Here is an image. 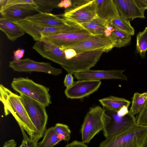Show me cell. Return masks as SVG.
<instances>
[{"label": "cell", "mask_w": 147, "mask_h": 147, "mask_svg": "<svg viewBox=\"0 0 147 147\" xmlns=\"http://www.w3.org/2000/svg\"><path fill=\"white\" fill-rule=\"evenodd\" d=\"M0 100L3 104L5 115L11 114L19 126L23 127L31 138L35 133L36 129L21 101L20 96L1 84L0 85Z\"/></svg>", "instance_id": "obj_1"}, {"label": "cell", "mask_w": 147, "mask_h": 147, "mask_svg": "<svg viewBox=\"0 0 147 147\" xmlns=\"http://www.w3.org/2000/svg\"><path fill=\"white\" fill-rule=\"evenodd\" d=\"M147 139V125L137 124L119 134L107 138L98 147H144Z\"/></svg>", "instance_id": "obj_2"}, {"label": "cell", "mask_w": 147, "mask_h": 147, "mask_svg": "<svg viewBox=\"0 0 147 147\" xmlns=\"http://www.w3.org/2000/svg\"><path fill=\"white\" fill-rule=\"evenodd\" d=\"M111 117L99 105L91 107L85 116L80 129L82 142L89 143L110 123Z\"/></svg>", "instance_id": "obj_3"}, {"label": "cell", "mask_w": 147, "mask_h": 147, "mask_svg": "<svg viewBox=\"0 0 147 147\" xmlns=\"http://www.w3.org/2000/svg\"><path fill=\"white\" fill-rule=\"evenodd\" d=\"M21 101L36 129L30 138L37 141L44 135L48 119L46 107L24 95L20 94Z\"/></svg>", "instance_id": "obj_4"}, {"label": "cell", "mask_w": 147, "mask_h": 147, "mask_svg": "<svg viewBox=\"0 0 147 147\" xmlns=\"http://www.w3.org/2000/svg\"><path fill=\"white\" fill-rule=\"evenodd\" d=\"M11 86L15 91L43 104L46 107L51 103L47 87L27 78H14Z\"/></svg>", "instance_id": "obj_5"}, {"label": "cell", "mask_w": 147, "mask_h": 147, "mask_svg": "<svg viewBox=\"0 0 147 147\" xmlns=\"http://www.w3.org/2000/svg\"><path fill=\"white\" fill-rule=\"evenodd\" d=\"M70 7L60 14L66 20L78 24L89 22L97 16L96 0H72Z\"/></svg>", "instance_id": "obj_6"}, {"label": "cell", "mask_w": 147, "mask_h": 147, "mask_svg": "<svg viewBox=\"0 0 147 147\" xmlns=\"http://www.w3.org/2000/svg\"><path fill=\"white\" fill-rule=\"evenodd\" d=\"M93 36L82 27L67 32L42 36L40 40L50 43L63 50L65 48Z\"/></svg>", "instance_id": "obj_7"}, {"label": "cell", "mask_w": 147, "mask_h": 147, "mask_svg": "<svg viewBox=\"0 0 147 147\" xmlns=\"http://www.w3.org/2000/svg\"><path fill=\"white\" fill-rule=\"evenodd\" d=\"M114 47V44L110 37L104 34L93 35L84 40L69 46L63 50L72 49L77 54L84 52L99 50L103 52H108Z\"/></svg>", "instance_id": "obj_8"}, {"label": "cell", "mask_w": 147, "mask_h": 147, "mask_svg": "<svg viewBox=\"0 0 147 147\" xmlns=\"http://www.w3.org/2000/svg\"><path fill=\"white\" fill-rule=\"evenodd\" d=\"M105 109L111 118L110 123L102 130L106 138L123 132L136 124V118L129 112L125 116L120 117L116 112Z\"/></svg>", "instance_id": "obj_9"}, {"label": "cell", "mask_w": 147, "mask_h": 147, "mask_svg": "<svg viewBox=\"0 0 147 147\" xmlns=\"http://www.w3.org/2000/svg\"><path fill=\"white\" fill-rule=\"evenodd\" d=\"M9 67L18 72H42L55 76L62 73L61 69L53 67L49 63L36 61L28 58L18 61L13 60L9 62Z\"/></svg>", "instance_id": "obj_10"}, {"label": "cell", "mask_w": 147, "mask_h": 147, "mask_svg": "<svg viewBox=\"0 0 147 147\" xmlns=\"http://www.w3.org/2000/svg\"><path fill=\"white\" fill-rule=\"evenodd\" d=\"M101 84L100 80H78L71 86L66 88L65 94L69 98H82L97 91Z\"/></svg>", "instance_id": "obj_11"}, {"label": "cell", "mask_w": 147, "mask_h": 147, "mask_svg": "<svg viewBox=\"0 0 147 147\" xmlns=\"http://www.w3.org/2000/svg\"><path fill=\"white\" fill-rule=\"evenodd\" d=\"M125 70H92L90 69L74 73L78 80H119L127 81V77L123 73Z\"/></svg>", "instance_id": "obj_12"}, {"label": "cell", "mask_w": 147, "mask_h": 147, "mask_svg": "<svg viewBox=\"0 0 147 147\" xmlns=\"http://www.w3.org/2000/svg\"><path fill=\"white\" fill-rule=\"evenodd\" d=\"M36 11L35 5L26 4L12 5L0 9L2 17L14 22L24 20L34 15Z\"/></svg>", "instance_id": "obj_13"}, {"label": "cell", "mask_w": 147, "mask_h": 147, "mask_svg": "<svg viewBox=\"0 0 147 147\" xmlns=\"http://www.w3.org/2000/svg\"><path fill=\"white\" fill-rule=\"evenodd\" d=\"M24 20L45 27L64 26L71 22L65 20L60 15L46 13H38Z\"/></svg>", "instance_id": "obj_14"}, {"label": "cell", "mask_w": 147, "mask_h": 147, "mask_svg": "<svg viewBox=\"0 0 147 147\" xmlns=\"http://www.w3.org/2000/svg\"><path fill=\"white\" fill-rule=\"evenodd\" d=\"M120 14L129 20L145 18L144 12L138 6L135 0H113Z\"/></svg>", "instance_id": "obj_15"}, {"label": "cell", "mask_w": 147, "mask_h": 147, "mask_svg": "<svg viewBox=\"0 0 147 147\" xmlns=\"http://www.w3.org/2000/svg\"><path fill=\"white\" fill-rule=\"evenodd\" d=\"M97 16L109 24L120 15L113 0H96Z\"/></svg>", "instance_id": "obj_16"}, {"label": "cell", "mask_w": 147, "mask_h": 147, "mask_svg": "<svg viewBox=\"0 0 147 147\" xmlns=\"http://www.w3.org/2000/svg\"><path fill=\"white\" fill-rule=\"evenodd\" d=\"M0 29L7 38L12 41L23 36L25 33L15 22L3 17L0 18Z\"/></svg>", "instance_id": "obj_17"}, {"label": "cell", "mask_w": 147, "mask_h": 147, "mask_svg": "<svg viewBox=\"0 0 147 147\" xmlns=\"http://www.w3.org/2000/svg\"><path fill=\"white\" fill-rule=\"evenodd\" d=\"M78 25L92 35H97L104 34L109 24L97 16L89 22Z\"/></svg>", "instance_id": "obj_18"}, {"label": "cell", "mask_w": 147, "mask_h": 147, "mask_svg": "<svg viewBox=\"0 0 147 147\" xmlns=\"http://www.w3.org/2000/svg\"><path fill=\"white\" fill-rule=\"evenodd\" d=\"M99 101L105 109L116 112L124 106L129 107L131 103L125 98L113 96L100 99Z\"/></svg>", "instance_id": "obj_19"}, {"label": "cell", "mask_w": 147, "mask_h": 147, "mask_svg": "<svg viewBox=\"0 0 147 147\" xmlns=\"http://www.w3.org/2000/svg\"><path fill=\"white\" fill-rule=\"evenodd\" d=\"M62 140H65L64 136L58 134L54 127H51L46 130L43 139L38 143L37 147H53Z\"/></svg>", "instance_id": "obj_20"}, {"label": "cell", "mask_w": 147, "mask_h": 147, "mask_svg": "<svg viewBox=\"0 0 147 147\" xmlns=\"http://www.w3.org/2000/svg\"><path fill=\"white\" fill-rule=\"evenodd\" d=\"M14 22L19 25L25 33L30 35L34 40L37 41L41 40L43 27L24 20Z\"/></svg>", "instance_id": "obj_21"}, {"label": "cell", "mask_w": 147, "mask_h": 147, "mask_svg": "<svg viewBox=\"0 0 147 147\" xmlns=\"http://www.w3.org/2000/svg\"><path fill=\"white\" fill-rule=\"evenodd\" d=\"M109 37L114 47L120 48L128 45L131 43V36L115 28H113Z\"/></svg>", "instance_id": "obj_22"}, {"label": "cell", "mask_w": 147, "mask_h": 147, "mask_svg": "<svg viewBox=\"0 0 147 147\" xmlns=\"http://www.w3.org/2000/svg\"><path fill=\"white\" fill-rule=\"evenodd\" d=\"M109 24L114 28L125 32L131 36L135 34V30L131 26L130 20L120 15L111 20Z\"/></svg>", "instance_id": "obj_23"}, {"label": "cell", "mask_w": 147, "mask_h": 147, "mask_svg": "<svg viewBox=\"0 0 147 147\" xmlns=\"http://www.w3.org/2000/svg\"><path fill=\"white\" fill-rule=\"evenodd\" d=\"M147 100V92H135L132 98L129 112L134 115L139 114L142 109Z\"/></svg>", "instance_id": "obj_24"}, {"label": "cell", "mask_w": 147, "mask_h": 147, "mask_svg": "<svg viewBox=\"0 0 147 147\" xmlns=\"http://www.w3.org/2000/svg\"><path fill=\"white\" fill-rule=\"evenodd\" d=\"M38 13H50L54 9L58 8L59 0H33Z\"/></svg>", "instance_id": "obj_25"}, {"label": "cell", "mask_w": 147, "mask_h": 147, "mask_svg": "<svg viewBox=\"0 0 147 147\" xmlns=\"http://www.w3.org/2000/svg\"><path fill=\"white\" fill-rule=\"evenodd\" d=\"M136 39V51L144 58L147 52V27L143 31L137 34Z\"/></svg>", "instance_id": "obj_26"}, {"label": "cell", "mask_w": 147, "mask_h": 147, "mask_svg": "<svg viewBox=\"0 0 147 147\" xmlns=\"http://www.w3.org/2000/svg\"><path fill=\"white\" fill-rule=\"evenodd\" d=\"M54 127L58 134H61L64 136L65 141H68L69 140L71 131L68 126L64 124L57 123Z\"/></svg>", "instance_id": "obj_27"}, {"label": "cell", "mask_w": 147, "mask_h": 147, "mask_svg": "<svg viewBox=\"0 0 147 147\" xmlns=\"http://www.w3.org/2000/svg\"><path fill=\"white\" fill-rule=\"evenodd\" d=\"M19 126L23 135V139L19 147H37L38 142L30 139L25 133L23 127L21 126Z\"/></svg>", "instance_id": "obj_28"}, {"label": "cell", "mask_w": 147, "mask_h": 147, "mask_svg": "<svg viewBox=\"0 0 147 147\" xmlns=\"http://www.w3.org/2000/svg\"><path fill=\"white\" fill-rule=\"evenodd\" d=\"M136 119L137 124L147 125V100L142 109L137 115Z\"/></svg>", "instance_id": "obj_29"}, {"label": "cell", "mask_w": 147, "mask_h": 147, "mask_svg": "<svg viewBox=\"0 0 147 147\" xmlns=\"http://www.w3.org/2000/svg\"><path fill=\"white\" fill-rule=\"evenodd\" d=\"M64 51L66 59L65 65L63 68L64 69L65 67L67 61L68 60H70L76 56L77 55V53L74 49H67Z\"/></svg>", "instance_id": "obj_30"}, {"label": "cell", "mask_w": 147, "mask_h": 147, "mask_svg": "<svg viewBox=\"0 0 147 147\" xmlns=\"http://www.w3.org/2000/svg\"><path fill=\"white\" fill-rule=\"evenodd\" d=\"M72 74H67L65 77L64 84V86L66 88H68L71 86L74 83V78L72 76Z\"/></svg>", "instance_id": "obj_31"}, {"label": "cell", "mask_w": 147, "mask_h": 147, "mask_svg": "<svg viewBox=\"0 0 147 147\" xmlns=\"http://www.w3.org/2000/svg\"><path fill=\"white\" fill-rule=\"evenodd\" d=\"M25 51L24 49H18L13 51V60L16 61L21 59L24 56Z\"/></svg>", "instance_id": "obj_32"}, {"label": "cell", "mask_w": 147, "mask_h": 147, "mask_svg": "<svg viewBox=\"0 0 147 147\" xmlns=\"http://www.w3.org/2000/svg\"><path fill=\"white\" fill-rule=\"evenodd\" d=\"M65 147H88L86 144L82 142L74 140L70 143H68Z\"/></svg>", "instance_id": "obj_33"}, {"label": "cell", "mask_w": 147, "mask_h": 147, "mask_svg": "<svg viewBox=\"0 0 147 147\" xmlns=\"http://www.w3.org/2000/svg\"><path fill=\"white\" fill-rule=\"evenodd\" d=\"M72 4V0H62L58 4V7L59 8L64 7L67 9L71 6Z\"/></svg>", "instance_id": "obj_34"}, {"label": "cell", "mask_w": 147, "mask_h": 147, "mask_svg": "<svg viewBox=\"0 0 147 147\" xmlns=\"http://www.w3.org/2000/svg\"><path fill=\"white\" fill-rule=\"evenodd\" d=\"M139 7L144 11L147 9V0H135Z\"/></svg>", "instance_id": "obj_35"}, {"label": "cell", "mask_w": 147, "mask_h": 147, "mask_svg": "<svg viewBox=\"0 0 147 147\" xmlns=\"http://www.w3.org/2000/svg\"><path fill=\"white\" fill-rule=\"evenodd\" d=\"M128 108L126 106L122 107L117 112V115L120 117H123L129 113Z\"/></svg>", "instance_id": "obj_36"}, {"label": "cell", "mask_w": 147, "mask_h": 147, "mask_svg": "<svg viewBox=\"0 0 147 147\" xmlns=\"http://www.w3.org/2000/svg\"><path fill=\"white\" fill-rule=\"evenodd\" d=\"M17 144L13 139H11L5 142L3 147H16Z\"/></svg>", "instance_id": "obj_37"}, {"label": "cell", "mask_w": 147, "mask_h": 147, "mask_svg": "<svg viewBox=\"0 0 147 147\" xmlns=\"http://www.w3.org/2000/svg\"><path fill=\"white\" fill-rule=\"evenodd\" d=\"M113 28V27L109 24L108 26L104 32V34L106 36L109 37L111 34Z\"/></svg>", "instance_id": "obj_38"}, {"label": "cell", "mask_w": 147, "mask_h": 147, "mask_svg": "<svg viewBox=\"0 0 147 147\" xmlns=\"http://www.w3.org/2000/svg\"><path fill=\"white\" fill-rule=\"evenodd\" d=\"M144 147H147V139L146 141L145 142V143L144 145Z\"/></svg>", "instance_id": "obj_39"}]
</instances>
